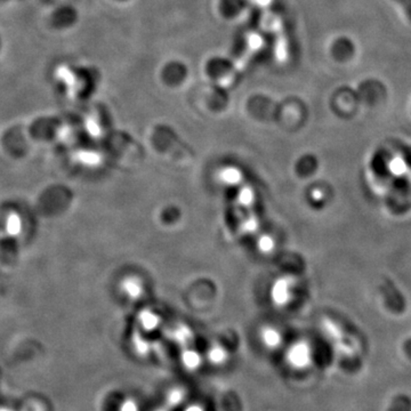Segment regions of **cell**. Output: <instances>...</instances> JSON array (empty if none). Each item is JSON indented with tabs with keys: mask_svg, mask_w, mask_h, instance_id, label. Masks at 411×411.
<instances>
[{
	"mask_svg": "<svg viewBox=\"0 0 411 411\" xmlns=\"http://www.w3.org/2000/svg\"><path fill=\"white\" fill-rule=\"evenodd\" d=\"M294 280L291 277H282L273 282L270 297L277 308H286L293 299Z\"/></svg>",
	"mask_w": 411,
	"mask_h": 411,
	"instance_id": "6da1fadb",
	"label": "cell"
},
{
	"mask_svg": "<svg viewBox=\"0 0 411 411\" xmlns=\"http://www.w3.org/2000/svg\"><path fill=\"white\" fill-rule=\"evenodd\" d=\"M286 360L293 369H305L311 362L310 347L305 342H296L287 349Z\"/></svg>",
	"mask_w": 411,
	"mask_h": 411,
	"instance_id": "7a4b0ae2",
	"label": "cell"
},
{
	"mask_svg": "<svg viewBox=\"0 0 411 411\" xmlns=\"http://www.w3.org/2000/svg\"><path fill=\"white\" fill-rule=\"evenodd\" d=\"M260 340L264 347L269 349H277L282 343V335L274 327H263L260 329Z\"/></svg>",
	"mask_w": 411,
	"mask_h": 411,
	"instance_id": "3957f363",
	"label": "cell"
},
{
	"mask_svg": "<svg viewBox=\"0 0 411 411\" xmlns=\"http://www.w3.org/2000/svg\"><path fill=\"white\" fill-rule=\"evenodd\" d=\"M243 180V175L239 168L234 166L223 167L219 172V180L228 187H238Z\"/></svg>",
	"mask_w": 411,
	"mask_h": 411,
	"instance_id": "277c9868",
	"label": "cell"
},
{
	"mask_svg": "<svg viewBox=\"0 0 411 411\" xmlns=\"http://www.w3.org/2000/svg\"><path fill=\"white\" fill-rule=\"evenodd\" d=\"M139 325L146 332H154L159 327L161 320L156 312L151 310H143L139 316Z\"/></svg>",
	"mask_w": 411,
	"mask_h": 411,
	"instance_id": "5b68a950",
	"label": "cell"
},
{
	"mask_svg": "<svg viewBox=\"0 0 411 411\" xmlns=\"http://www.w3.org/2000/svg\"><path fill=\"white\" fill-rule=\"evenodd\" d=\"M122 290L130 299H139L143 295L142 282L135 277H129L122 282Z\"/></svg>",
	"mask_w": 411,
	"mask_h": 411,
	"instance_id": "8992f818",
	"label": "cell"
},
{
	"mask_svg": "<svg viewBox=\"0 0 411 411\" xmlns=\"http://www.w3.org/2000/svg\"><path fill=\"white\" fill-rule=\"evenodd\" d=\"M335 54L337 55L340 59H347L352 57L354 54L355 47L354 44H353L349 39L343 38L340 39L336 45H335Z\"/></svg>",
	"mask_w": 411,
	"mask_h": 411,
	"instance_id": "52a82bcc",
	"label": "cell"
},
{
	"mask_svg": "<svg viewBox=\"0 0 411 411\" xmlns=\"http://www.w3.org/2000/svg\"><path fill=\"white\" fill-rule=\"evenodd\" d=\"M208 359L212 364H222L228 360V352L221 345H215V347H210L209 351H208Z\"/></svg>",
	"mask_w": 411,
	"mask_h": 411,
	"instance_id": "ba28073f",
	"label": "cell"
},
{
	"mask_svg": "<svg viewBox=\"0 0 411 411\" xmlns=\"http://www.w3.org/2000/svg\"><path fill=\"white\" fill-rule=\"evenodd\" d=\"M182 364H184V367H187V369L195 370L200 366L202 364V358L198 353L195 352V351H187L182 354Z\"/></svg>",
	"mask_w": 411,
	"mask_h": 411,
	"instance_id": "9c48e42d",
	"label": "cell"
},
{
	"mask_svg": "<svg viewBox=\"0 0 411 411\" xmlns=\"http://www.w3.org/2000/svg\"><path fill=\"white\" fill-rule=\"evenodd\" d=\"M237 199L238 204H239L241 207H250V206L254 204V190L250 187H243V189L240 190Z\"/></svg>",
	"mask_w": 411,
	"mask_h": 411,
	"instance_id": "30bf717a",
	"label": "cell"
},
{
	"mask_svg": "<svg viewBox=\"0 0 411 411\" xmlns=\"http://www.w3.org/2000/svg\"><path fill=\"white\" fill-rule=\"evenodd\" d=\"M258 250L262 254H270L275 248V241L269 234H263L257 241Z\"/></svg>",
	"mask_w": 411,
	"mask_h": 411,
	"instance_id": "8fae6325",
	"label": "cell"
},
{
	"mask_svg": "<svg viewBox=\"0 0 411 411\" xmlns=\"http://www.w3.org/2000/svg\"><path fill=\"white\" fill-rule=\"evenodd\" d=\"M258 228V219L256 216L247 217V219L241 223V230L245 233H254Z\"/></svg>",
	"mask_w": 411,
	"mask_h": 411,
	"instance_id": "7c38bea8",
	"label": "cell"
},
{
	"mask_svg": "<svg viewBox=\"0 0 411 411\" xmlns=\"http://www.w3.org/2000/svg\"><path fill=\"white\" fill-rule=\"evenodd\" d=\"M118 411H139V405L134 399H126L119 405Z\"/></svg>",
	"mask_w": 411,
	"mask_h": 411,
	"instance_id": "4fadbf2b",
	"label": "cell"
},
{
	"mask_svg": "<svg viewBox=\"0 0 411 411\" xmlns=\"http://www.w3.org/2000/svg\"><path fill=\"white\" fill-rule=\"evenodd\" d=\"M134 347L137 349V352L141 353V354H144V353L149 351V344L148 340H143L142 337L133 338Z\"/></svg>",
	"mask_w": 411,
	"mask_h": 411,
	"instance_id": "5bb4252c",
	"label": "cell"
},
{
	"mask_svg": "<svg viewBox=\"0 0 411 411\" xmlns=\"http://www.w3.org/2000/svg\"><path fill=\"white\" fill-rule=\"evenodd\" d=\"M395 1L403 6L405 15L408 16L409 21L411 22V0H395Z\"/></svg>",
	"mask_w": 411,
	"mask_h": 411,
	"instance_id": "9a60e30c",
	"label": "cell"
},
{
	"mask_svg": "<svg viewBox=\"0 0 411 411\" xmlns=\"http://www.w3.org/2000/svg\"><path fill=\"white\" fill-rule=\"evenodd\" d=\"M184 411H206V409L202 405H198V403H193V405H187V408L184 409Z\"/></svg>",
	"mask_w": 411,
	"mask_h": 411,
	"instance_id": "2e32d148",
	"label": "cell"
},
{
	"mask_svg": "<svg viewBox=\"0 0 411 411\" xmlns=\"http://www.w3.org/2000/svg\"><path fill=\"white\" fill-rule=\"evenodd\" d=\"M0 411H15V410H13V409L5 408V407H1V408H0Z\"/></svg>",
	"mask_w": 411,
	"mask_h": 411,
	"instance_id": "e0dca14e",
	"label": "cell"
}]
</instances>
